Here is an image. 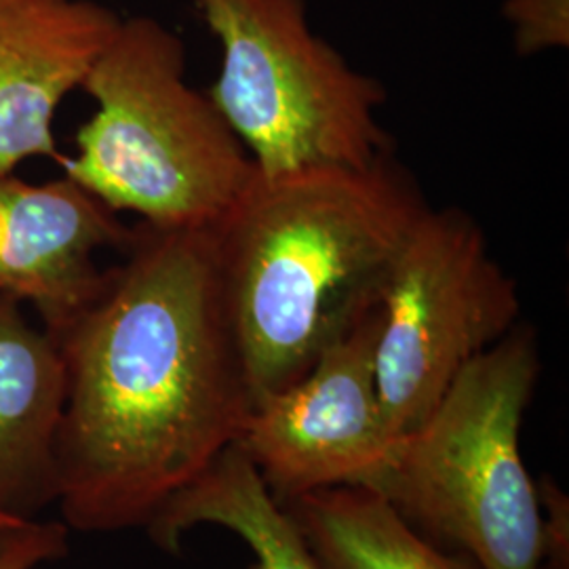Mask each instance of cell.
Wrapping results in <instances>:
<instances>
[{
    "label": "cell",
    "mask_w": 569,
    "mask_h": 569,
    "mask_svg": "<svg viewBox=\"0 0 569 569\" xmlns=\"http://www.w3.org/2000/svg\"><path fill=\"white\" fill-rule=\"evenodd\" d=\"M66 407L60 348L0 293V512L32 521L58 502L56 443Z\"/></svg>",
    "instance_id": "cell-10"
},
{
    "label": "cell",
    "mask_w": 569,
    "mask_h": 569,
    "mask_svg": "<svg viewBox=\"0 0 569 569\" xmlns=\"http://www.w3.org/2000/svg\"><path fill=\"white\" fill-rule=\"evenodd\" d=\"M505 16L515 28L519 56L568 47L569 0H507Z\"/></svg>",
    "instance_id": "cell-13"
},
{
    "label": "cell",
    "mask_w": 569,
    "mask_h": 569,
    "mask_svg": "<svg viewBox=\"0 0 569 569\" xmlns=\"http://www.w3.org/2000/svg\"><path fill=\"white\" fill-rule=\"evenodd\" d=\"M20 523H23V521H20V519H13V517H7V515H2V512H0V529L13 528V526H20Z\"/></svg>",
    "instance_id": "cell-16"
},
{
    "label": "cell",
    "mask_w": 569,
    "mask_h": 569,
    "mask_svg": "<svg viewBox=\"0 0 569 569\" xmlns=\"http://www.w3.org/2000/svg\"><path fill=\"white\" fill-rule=\"evenodd\" d=\"M222 49L209 98L256 173L369 167L392 154L380 82L315 34L305 0H197Z\"/></svg>",
    "instance_id": "cell-5"
},
{
    "label": "cell",
    "mask_w": 569,
    "mask_h": 569,
    "mask_svg": "<svg viewBox=\"0 0 569 569\" xmlns=\"http://www.w3.org/2000/svg\"><path fill=\"white\" fill-rule=\"evenodd\" d=\"M540 357L521 327L462 367L427 420L359 483L481 569H540L542 507L519 453Z\"/></svg>",
    "instance_id": "cell-4"
},
{
    "label": "cell",
    "mask_w": 569,
    "mask_h": 569,
    "mask_svg": "<svg viewBox=\"0 0 569 569\" xmlns=\"http://www.w3.org/2000/svg\"><path fill=\"white\" fill-rule=\"evenodd\" d=\"M536 489H538V500L542 507L540 569H568V498L549 479H545L540 486H536Z\"/></svg>",
    "instance_id": "cell-15"
},
{
    "label": "cell",
    "mask_w": 569,
    "mask_h": 569,
    "mask_svg": "<svg viewBox=\"0 0 569 569\" xmlns=\"http://www.w3.org/2000/svg\"><path fill=\"white\" fill-rule=\"evenodd\" d=\"M376 380L392 441L420 427L468 361L519 317L517 284L462 209L420 216L380 293Z\"/></svg>",
    "instance_id": "cell-6"
},
{
    "label": "cell",
    "mask_w": 569,
    "mask_h": 569,
    "mask_svg": "<svg viewBox=\"0 0 569 569\" xmlns=\"http://www.w3.org/2000/svg\"><path fill=\"white\" fill-rule=\"evenodd\" d=\"M382 308L327 346L305 376L253 407L239 439L277 502L359 486L392 448L376 380Z\"/></svg>",
    "instance_id": "cell-7"
},
{
    "label": "cell",
    "mask_w": 569,
    "mask_h": 569,
    "mask_svg": "<svg viewBox=\"0 0 569 569\" xmlns=\"http://www.w3.org/2000/svg\"><path fill=\"white\" fill-rule=\"evenodd\" d=\"M197 526L237 533L253 552L256 569H319L239 443L226 448L204 475L173 496L146 531L157 547L178 552L183 533Z\"/></svg>",
    "instance_id": "cell-11"
},
{
    "label": "cell",
    "mask_w": 569,
    "mask_h": 569,
    "mask_svg": "<svg viewBox=\"0 0 569 569\" xmlns=\"http://www.w3.org/2000/svg\"><path fill=\"white\" fill-rule=\"evenodd\" d=\"M427 209L392 154L361 169L253 173L211 228L253 407L298 382L380 306L388 270Z\"/></svg>",
    "instance_id": "cell-2"
},
{
    "label": "cell",
    "mask_w": 569,
    "mask_h": 569,
    "mask_svg": "<svg viewBox=\"0 0 569 569\" xmlns=\"http://www.w3.org/2000/svg\"><path fill=\"white\" fill-rule=\"evenodd\" d=\"M133 228L70 178L30 183L0 176V293L30 305L53 333L93 300L102 249H124Z\"/></svg>",
    "instance_id": "cell-8"
},
{
    "label": "cell",
    "mask_w": 569,
    "mask_h": 569,
    "mask_svg": "<svg viewBox=\"0 0 569 569\" xmlns=\"http://www.w3.org/2000/svg\"><path fill=\"white\" fill-rule=\"evenodd\" d=\"M98 103L63 176L112 211L167 230H211L256 167L218 106L186 81V47L152 18L122 20L81 87Z\"/></svg>",
    "instance_id": "cell-3"
},
{
    "label": "cell",
    "mask_w": 569,
    "mask_h": 569,
    "mask_svg": "<svg viewBox=\"0 0 569 569\" xmlns=\"http://www.w3.org/2000/svg\"><path fill=\"white\" fill-rule=\"evenodd\" d=\"M63 521H23L0 529V569H37L63 559L70 550Z\"/></svg>",
    "instance_id": "cell-14"
},
{
    "label": "cell",
    "mask_w": 569,
    "mask_h": 569,
    "mask_svg": "<svg viewBox=\"0 0 569 569\" xmlns=\"http://www.w3.org/2000/svg\"><path fill=\"white\" fill-rule=\"evenodd\" d=\"M121 21L96 0H0V176L37 157L60 163L56 112Z\"/></svg>",
    "instance_id": "cell-9"
},
{
    "label": "cell",
    "mask_w": 569,
    "mask_h": 569,
    "mask_svg": "<svg viewBox=\"0 0 569 569\" xmlns=\"http://www.w3.org/2000/svg\"><path fill=\"white\" fill-rule=\"evenodd\" d=\"M279 505L319 569H465L363 486L315 489Z\"/></svg>",
    "instance_id": "cell-12"
},
{
    "label": "cell",
    "mask_w": 569,
    "mask_h": 569,
    "mask_svg": "<svg viewBox=\"0 0 569 569\" xmlns=\"http://www.w3.org/2000/svg\"><path fill=\"white\" fill-rule=\"evenodd\" d=\"M122 256L51 333L66 371L58 505L87 533L146 528L253 411L211 230L136 226Z\"/></svg>",
    "instance_id": "cell-1"
}]
</instances>
